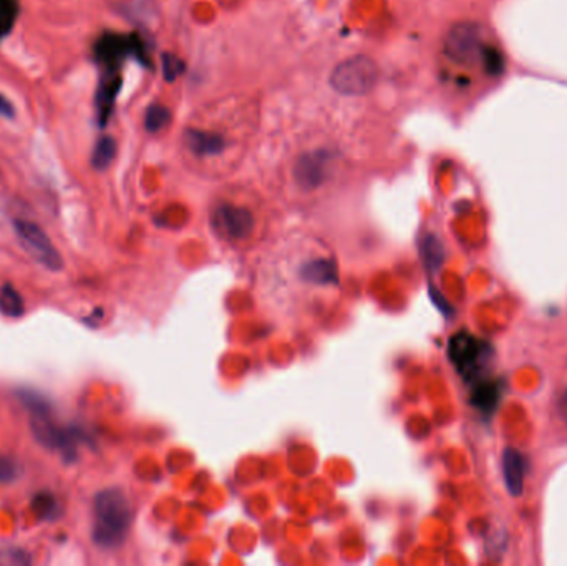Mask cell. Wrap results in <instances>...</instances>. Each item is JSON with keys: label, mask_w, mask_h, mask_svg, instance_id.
Listing matches in <instances>:
<instances>
[{"label": "cell", "mask_w": 567, "mask_h": 566, "mask_svg": "<svg viewBox=\"0 0 567 566\" xmlns=\"http://www.w3.org/2000/svg\"><path fill=\"white\" fill-rule=\"evenodd\" d=\"M559 412H561V417L567 422V392L562 394V397L559 400Z\"/></svg>", "instance_id": "21"}, {"label": "cell", "mask_w": 567, "mask_h": 566, "mask_svg": "<svg viewBox=\"0 0 567 566\" xmlns=\"http://www.w3.org/2000/svg\"><path fill=\"white\" fill-rule=\"evenodd\" d=\"M15 233L19 236L20 244L27 251L33 261L44 266L49 271H60L63 267L62 254L58 253L53 242L46 236V233L38 224L32 221L17 219L14 223Z\"/></svg>", "instance_id": "3"}, {"label": "cell", "mask_w": 567, "mask_h": 566, "mask_svg": "<svg viewBox=\"0 0 567 566\" xmlns=\"http://www.w3.org/2000/svg\"><path fill=\"white\" fill-rule=\"evenodd\" d=\"M19 397L24 402V406L28 407L30 410H32V414H37V412H50V407H49V403L45 402V399L40 397V395L35 392L22 390V392L19 394Z\"/></svg>", "instance_id": "18"}, {"label": "cell", "mask_w": 567, "mask_h": 566, "mask_svg": "<svg viewBox=\"0 0 567 566\" xmlns=\"http://www.w3.org/2000/svg\"><path fill=\"white\" fill-rule=\"evenodd\" d=\"M0 115L6 118H12L15 115L14 106H12L10 101H8L6 97L2 95V93H0Z\"/></svg>", "instance_id": "20"}, {"label": "cell", "mask_w": 567, "mask_h": 566, "mask_svg": "<svg viewBox=\"0 0 567 566\" xmlns=\"http://www.w3.org/2000/svg\"><path fill=\"white\" fill-rule=\"evenodd\" d=\"M378 82V67L366 55L340 62L330 74V87L345 97H362L370 93Z\"/></svg>", "instance_id": "2"}, {"label": "cell", "mask_w": 567, "mask_h": 566, "mask_svg": "<svg viewBox=\"0 0 567 566\" xmlns=\"http://www.w3.org/2000/svg\"><path fill=\"white\" fill-rule=\"evenodd\" d=\"M501 467L507 492L513 497H521L524 488V472H526V463H524L523 455L516 449L507 447L502 452Z\"/></svg>", "instance_id": "9"}, {"label": "cell", "mask_w": 567, "mask_h": 566, "mask_svg": "<svg viewBox=\"0 0 567 566\" xmlns=\"http://www.w3.org/2000/svg\"><path fill=\"white\" fill-rule=\"evenodd\" d=\"M183 143L187 150L198 156L217 155L226 148V140L221 135L196 128H187L185 131Z\"/></svg>", "instance_id": "10"}, {"label": "cell", "mask_w": 567, "mask_h": 566, "mask_svg": "<svg viewBox=\"0 0 567 566\" xmlns=\"http://www.w3.org/2000/svg\"><path fill=\"white\" fill-rule=\"evenodd\" d=\"M332 163V155L327 150L304 153L298 156L294 167V176L302 188L314 190L325 180L328 167Z\"/></svg>", "instance_id": "6"}, {"label": "cell", "mask_w": 567, "mask_h": 566, "mask_svg": "<svg viewBox=\"0 0 567 566\" xmlns=\"http://www.w3.org/2000/svg\"><path fill=\"white\" fill-rule=\"evenodd\" d=\"M17 465L14 460L7 457H0V482L8 483L15 478Z\"/></svg>", "instance_id": "19"}, {"label": "cell", "mask_w": 567, "mask_h": 566, "mask_svg": "<svg viewBox=\"0 0 567 566\" xmlns=\"http://www.w3.org/2000/svg\"><path fill=\"white\" fill-rule=\"evenodd\" d=\"M183 72H185V63H183L181 58H178L173 53L163 55V75L168 82H173Z\"/></svg>", "instance_id": "17"}, {"label": "cell", "mask_w": 567, "mask_h": 566, "mask_svg": "<svg viewBox=\"0 0 567 566\" xmlns=\"http://www.w3.org/2000/svg\"><path fill=\"white\" fill-rule=\"evenodd\" d=\"M305 278L315 283H330L335 279V267L328 261H315L304 269Z\"/></svg>", "instance_id": "14"}, {"label": "cell", "mask_w": 567, "mask_h": 566, "mask_svg": "<svg viewBox=\"0 0 567 566\" xmlns=\"http://www.w3.org/2000/svg\"><path fill=\"white\" fill-rule=\"evenodd\" d=\"M446 55L459 63H475L481 53L480 32L471 24H458L448 32Z\"/></svg>", "instance_id": "5"}, {"label": "cell", "mask_w": 567, "mask_h": 566, "mask_svg": "<svg viewBox=\"0 0 567 566\" xmlns=\"http://www.w3.org/2000/svg\"><path fill=\"white\" fill-rule=\"evenodd\" d=\"M131 517L130 500L119 488L100 492L93 501V542L106 550L119 547L130 531Z\"/></svg>", "instance_id": "1"}, {"label": "cell", "mask_w": 567, "mask_h": 566, "mask_svg": "<svg viewBox=\"0 0 567 566\" xmlns=\"http://www.w3.org/2000/svg\"><path fill=\"white\" fill-rule=\"evenodd\" d=\"M30 427H32L33 437H35V440L40 445L46 447V449L62 450L65 457L74 455L75 445L80 438L78 432L60 428L58 425L53 424V420H50V412L32 414Z\"/></svg>", "instance_id": "4"}, {"label": "cell", "mask_w": 567, "mask_h": 566, "mask_svg": "<svg viewBox=\"0 0 567 566\" xmlns=\"http://www.w3.org/2000/svg\"><path fill=\"white\" fill-rule=\"evenodd\" d=\"M115 155H117V142H115V138H112V136L103 135L98 140L95 144V150H93L92 155L93 168L103 172V169H106L112 165Z\"/></svg>", "instance_id": "12"}, {"label": "cell", "mask_w": 567, "mask_h": 566, "mask_svg": "<svg viewBox=\"0 0 567 566\" xmlns=\"http://www.w3.org/2000/svg\"><path fill=\"white\" fill-rule=\"evenodd\" d=\"M30 555L22 548L8 547L0 550V566H25L30 565Z\"/></svg>", "instance_id": "16"}, {"label": "cell", "mask_w": 567, "mask_h": 566, "mask_svg": "<svg viewBox=\"0 0 567 566\" xmlns=\"http://www.w3.org/2000/svg\"><path fill=\"white\" fill-rule=\"evenodd\" d=\"M450 357L456 367L462 369L463 372H470L476 369L475 365L480 363L483 352H481L480 342L466 334H458L450 342Z\"/></svg>", "instance_id": "8"}, {"label": "cell", "mask_w": 567, "mask_h": 566, "mask_svg": "<svg viewBox=\"0 0 567 566\" xmlns=\"http://www.w3.org/2000/svg\"><path fill=\"white\" fill-rule=\"evenodd\" d=\"M0 313L8 317H20L25 313L24 297L12 284L0 288Z\"/></svg>", "instance_id": "11"}, {"label": "cell", "mask_w": 567, "mask_h": 566, "mask_svg": "<svg viewBox=\"0 0 567 566\" xmlns=\"http://www.w3.org/2000/svg\"><path fill=\"white\" fill-rule=\"evenodd\" d=\"M33 510L42 520H52L55 518V513H58V503L50 493H38L33 500Z\"/></svg>", "instance_id": "15"}, {"label": "cell", "mask_w": 567, "mask_h": 566, "mask_svg": "<svg viewBox=\"0 0 567 566\" xmlns=\"http://www.w3.org/2000/svg\"><path fill=\"white\" fill-rule=\"evenodd\" d=\"M214 221L217 229L232 240L247 236L254 228V216L251 211L232 204H221L214 213Z\"/></svg>", "instance_id": "7"}, {"label": "cell", "mask_w": 567, "mask_h": 566, "mask_svg": "<svg viewBox=\"0 0 567 566\" xmlns=\"http://www.w3.org/2000/svg\"><path fill=\"white\" fill-rule=\"evenodd\" d=\"M171 120V112L163 105H149L144 115V128L148 133H158Z\"/></svg>", "instance_id": "13"}]
</instances>
